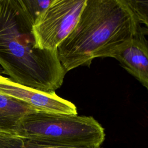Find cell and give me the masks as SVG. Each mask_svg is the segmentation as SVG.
<instances>
[{"mask_svg":"<svg viewBox=\"0 0 148 148\" xmlns=\"http://www.w3.org/2000/svg\"><path fill=\"white\" fill-rule=\"evenodd\" d=\"M0 94L26 103L37 110L77 114L76 106L59 97L55 92L38 90L17 83L2 75H0Z\"/></svg>","mask_w":148,"mask_h":148,"instance_id":"cell-5","label":"cell"},{"mask_svg":"<svg viewBox=\"0 0 148 148\" xmlns=\"http://www.w3.org/2000/svg\"><path fill=\"white\" fill-rule=\"evenodd\" d=\"M24 148H87V147H78L67 146H50V145H42V146H24ZM91 148H102L101 146Z\"/></svg>","mask_w":148,"mask_h":148,"instance_id":"cell-11","label":"cell"},{"mask_svg":"<svg viewBox=\"0 0 148 148\" xmlns=\"http://www.w3.org/2000/svg\"><path fill=\"white\" fill-rule=\"evenodd\" d=\"M0 148H24V142L16 135L0 132Z\"/></svg>","mask_w":148,"mask_h":148,"instance_id":"cell-10","label":"cell"},{"mask_svg":"<svg viewBox=\"0 0 148 148\" xmlns=\"http://www.w3.org/2000/svg\"><path fill=\"white\" fill-rule=\"evenodd\" d=\"M36 110L26 103L0 94V132L16 135L22 117Z\"/></svg>","mask_w":148,"mask_h":148,"instance_id":"cell-7","label":"cell"},{"mask_svg":"<svg viewBox=\"0 0 148 148\" xmlns=\"http://www.w3.org/2000/svg\"><path fill=\"white\" fill-rule=\"evenodd\" d=\"M3 73V70L2 67L0 66V75H2Z\"/></svg>","mask_w":148,"mask_h":148,"instance_id":"cell-12","label":"cell"},{"mask_svg":"<svg viewBox=\"0 0 148 148\" xmlns=\"http://www.w3.org/2000/svg\"><path fill=\"white\" fill-rule=\"evenodd\" d=\"M34 20L22 0H0V66L13 81L55 92L66 73L57 50L36 46Z\"/></svg>","mask_w":148,"mask_h":148,"instance_id":"cell-1","label":"cell"},{"mask_svg":"<svg viewBox=\"0 0 148 148\" xmlns=\"http://www.w3.org/2000/svg\"><path fill=\"white\" fill-rule=\"evenodd\" d=\"M87 0H53L35 20L33 34L36 46L57 50L76 26Z\"/></svg>","mask_w":148,"mask_h":148,"instance_id":"cell-4","label":"cell"},{"mask_svg":"<svg viewBox=\"0 0 148 148\" xmlns=\"http://www.w3.org/2000/svg\"><path fill=\"white\" fill-rule=\"evenodd\" d=\"M147 32V29L142 27L136 35L111 57L116 59L148 92V40L145 37Z\"/></svg>","mask_w":148,"mask_h":148,"instance_id":"cell-6","label":"cell"},{"mask_svg":"<svg viewBox=\"0 0 148 148\" xmlns=\"http://www.w3.org/2000/svg\"><path fill=\"white\" fill-rule=\"evenodd\" d=\"M16 135L24 146H67L78 147L101 146L105 130L92 116L34 111L21 119Z\"/></svg>","mask_w":148,"mask_h":148,"instance_id":"cell-3","label":"cell"},{"mask_svg":"<svg viewBox=\"0 0 148 148\" xmlns=\"http://www.w3.org/2000/svg\"><path fill=\"white\" fill-rule=\"evenodd\" d=\"M27 10L34 21L38 18L50 5L53 0H22Z\"/></svg>","mask_w":148,"mask_h":148,"instance_id":"cell-9","label":"cell"},{"mask_svg":"<svg viewBox=\"0 0 148 148\" xmlns=\"http://www.w3.org/2000/svg\"><path fill=\"white\" fill-rule=\"evenodd\" d=\"M126 2L134 12L139 22L146 25L148 32V1L126 0Z\"/></svg>","mask_w":148,"mask_h":148,"instance_id":"cell-8","label":"cell"},{"mask_svg":"<svg viewBox=\"0 0 148 148\" xmlns=\"http://www.w3.org/2000/svg\"><path fill=\"white\" fill-rule=\"evenodd\" d=\"M142 28L126 0H87L70 34L57 47L67 72L89 66L97 57H111Z\"/></svg>","mask_w":148,"mask_h":148,"instance_id":"cell-2","label":"cell"}]
</instances>
